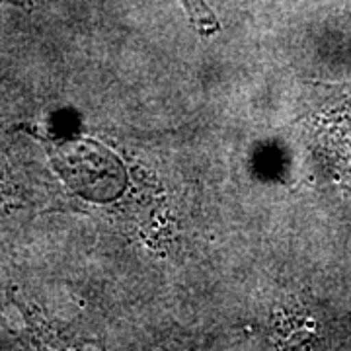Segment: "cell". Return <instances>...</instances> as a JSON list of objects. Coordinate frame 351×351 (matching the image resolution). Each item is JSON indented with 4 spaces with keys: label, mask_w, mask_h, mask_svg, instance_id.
Listing matches in <instances>:
<instances>
[{
    "label": "cell",
    "mask_w": 351,
    "mask_h": 351,
    "mask_svg": "<svg viewBox=\"0 0 351 351\" xmlns=\"http://www.w3.org/2000/svg\"><path fill=\"white\" fill-rule=\"evenodd\" d=\"M53 160L69 184L88 197H96V186H104V170L112 164L110 154H104L94 143H55L51 147Z\"/></svg>",
    "instance_id": "cell-1"
},
{
    "label": "cell",
    "mask_w": 351,
    "mask_h": 351,
    "mask_svg": "<svg viewBox=\"0 0 351 351\" xmlns=\"http://www.w3.org/2000/svg\"><path fill=\"white\" fill-rule=\"evenodd\" d=\"M180 2L186 8L191 24L195 25L203 36H211L215 32H219V22L211 12V8L205 4V0H180Z\"/></svg>",
    "instance_id": "cell-2"
}]
</instances>
